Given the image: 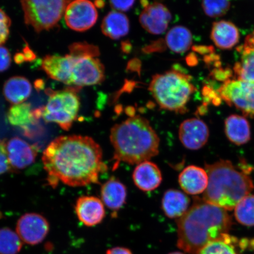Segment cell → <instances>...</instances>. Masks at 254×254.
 Here are the masks:
<instances>
[{
  "instance_id": "6da1fadb",
  "label": "cell",
  "mask_w": 254,
  "mask_h": 254,
  "mask_svg": "<svg viewBox=\"0 0 254 254\" xmlns=\"http://www.w3.org/2000/svg\"><path fill=\"white\" fill-rule=\"evenodd\" d=\"M42 160L53 187L59 182L73 187L98 184L107 170L100 145L87 136H59L47 146Z\"/></svg>"
},
{
  "instance_id": "7a4b0ae2",
  "label": "cell",
  "mask_w": 254,
  "mask_h": 254,
  "mask_svg": "<svg viewBox=\"0 0 254 254\" xmlns=\"http://www.w3.org/2000/svg\"><path fill=\"white\" fill-rule=\"evenodd\" d=\"M177 221V246L190 254H197L206 244L228 234L233 224L226 210L196 197Z\"/></svg>"
},
{
  "instance_id": "3957f363",
  "label": "cell",
  "mask_w": 254,
  "mask_h": 254,
  "mask_svg": "<svg viewBox=\"0 0 254 254\" xmlns=\"http://www.w3.org/2000/svg\"><path fill=\"white\" fill-rule=\"evenodd\" d=\"M116 164L138 165L157 156L160 139L148 120L132 116L111 128L110 135Z\"/></svg>"
},
{
  "instance_id": "277c9868",
  "label": "cell",
  "mask_w": 254,
  "mask_h": 254,
  "mask_svg": "<svg viewBox=\"0 0 254 254\" xmlns=\"http://www.w3.org/2000/svg\"><path fill=\"white\" fill-rule=\"evenodd\" d=\"M205 170L208 183L202 199L225 210H233L254 189L252 178L246 171L237 168L230 161L206 164Z\"/></svg>"
},
{
  "instance_id": "5b68a950",
  "label": "cell",
  "mask_w": 254,
  "mask_h": 254,
  "mask_svg": "<svg viewBox=\"0 0 254 254\" xmlns=\"http://www.w3.org/2000/svg\"><path fill=\"white\" fill-rule=\"evenodd\" d=\"M190 79L183 72L168 71L155 75L149 90L161 109L183 113L196 90Z\"/></svg>"
},
{
  "instance_id": "8992f818",
  "label": "cell",
  "mask_w": 254,
  "mask_h": 254,
  "mask_svg": "<svg viewBox=\"0 0 254 254\" xmlns=\"http://www.w3.org/2000/svg\"><path fill=\"white\" fill-rule=\"evenodd\" d=\"M79 89L71 87L59 91L48 90L49 100L42 111L44 120L57 124L65 131L70 129L77 118L80 108L77 93Z\"/></svg>"
},
{
  "instance_id": "52a82bcc",
  "label": "cell",
  "mask_w": 254,
  "mask_h": 254,
  "mask_svg": "<svg viewBox=\"0 0 254 254\" xmlns=\"http://www.w3.org/2000/svg\"><path fill=\"white\" fill-rule=\"evenodd\" d=\"M69 2L63 0L22 1L25 23L33 27L38 33L52 29L64 15Z\"/></svg>"
},
{
  "instance_id": "ba28073f",
  "label": "cell",
  "mask_w": 254,
  "mask_h": 254,
  "mask_svg": "<svg viewBox=\"0 0 254 254\" xmlns=\"http://www.w3.org/2000/svg\"><path fill=\"white\" fill-rule=\"evenodd\" d=\"M221 99L240 110L244 115L254 117V84L241 80H228L218 89Z\"/></svg>"
},
{
  "instance_id": "9c48e42d",
  "label": "cell",
  "mask_w": 254,
  "mask_h": 254,
  "mask_svg": "<svg viewBox=\"0 0 254 254\" xmlns=\"http://www.w3.org/2000/svg\"><path fill=\"white\" fill-rule=\"evenodd\" d=\"M71 56L73 59L69 83L71 87L81 88L100 84L104 81V66L97 57Z\"/></svg>"
},
{
  "instance_id": "30bf717a",
  "label": "cell",
  "mask_w": 254,
  "mask_h": 254,
  "mask_svg": "<svg viewBox=\"0 0 254 254\" xmlns=\"http://www.w3.org/2000/svg\"><path fill=\"white\" fill-rule=\"evenodd\" d=\"M64 19L70 29L83 32L90 29L96 23L98 11L94 3L87 0H77L68 4Z\"/></svg>"
},
{
  "instance_id": "8fae6325",
  "label": "cell",
  "mask_w": 254,
  "mask_h": 254,
  "mask_svg": "<svg viewBox=\"0 0 254 254\" xmlns=\"http://www.w3.org/2000/svg\"><path fill=\"white\" fill-rule=\"evenodd\" d=\"M50 231L49 221L42 215L31 212L19 218L16 231L21 240L30 246L39 244L46 238Z\"/></svg>"
},
{
  "instance_id": "7c38bea8",
  "label": "cell",
  "mask_w": 254,
  "mask_h": 254,
  "mask_svg": "<svg viewBox=\"0 0 254 254\" xmlns=\"http://www.w3.org/2000/svg\"><path fill=\"white\" fill-rule=\"evenodd\" d=\"M6 150L11 170H22L33 164L38 154L37 146L23 139L13 137L6 142Z\"/></svg>"
},
{
  "instance_id": "4fadbf2b",
  "label": "cell",
  "mask_w": 254,
  "mask_h": 254,
  "mask_svg": "<svg viewBox=\"0 0 254 254\" xmlns=\"http://www.w3.org/2000/svg\"><path fill=\"white\" fill-rule=\"evenodd\" d=\"M179 139L184 147L190 150H198L208 142L209 131L207 125L196 118L187 119L181 124Z\"/></svg>"
},
{
  "instance_id": "5bb4252c",
  "label": "cell",
  "mask_w": 254,
  "mask_h": 254,
  "mask_svg": "<svg viewBox=\"0 0 254 254\" xmlns=\"http://www.w3.org/2000/svg\"><path fill=\"white\" fill-rule=\"evenodd\" d=\"M172 16L169 9L160 2H154L145 7L139 16L141 26L149 33L161 34L166 31Z\"/></svg>"
},
{
  "instance_id": "9a60e30c",
  "label": "cell",
  "mask_w": 254,
  "mask_h": 254,
  "mask_svg": "<svg viewBox=\"0 0 254 254\" xmlns=\"http://www.w3.org/2000/svg\"><path fill=\"white\" fill-rule=\"evenodd\" d=\"M75 210L78 220L87 227L100 224L106 216L103 201L94 196L79 197L76 201Z\"/></svg>"
},
{
  "instance_id": "2e32d148",
  "label": "cell",
  "mask_w": 254,
  "mask_h": 254,
  "mask_svg": "<svg viewBox=\"0 0 254 254\" xmlns=\"http://www.w3.org/2000/svg\"><path fill=\"white\" fill-rule=\"evenodd\" d=\"M73 59L69 55H48L44 57L41 67L51 78L69 85Z\"/></svg>"
},
{
  "instance_id": "e0dca14e",
  "label": "cell",
  "mask_w": 254,
  "mask_h": 254,
  "mask_svg": "<svg viewBox=\"0 0 254 254\" xmlns=\"http://www.w3.org/2000/svg\"><path fill=\"white\" fill-rule=\"evenodd\" d=\"M132 180L138 189L148 192L157 189L161 185L163 177L157 164L145 161L136 166L133 171Z\"/></svg>"
},
{
  "instance_id": "ac0fdd59",
  "label": "cell",
  "mask_w": 254,
  "mask_h": 254,
  "mask_svg": "<svg viewBox=\"0 0 254 254\" xmlns=\"http://www.w3.org/2000/svg\"><path fill=\"white\" fill-rule=\"evenodd\" d=\"M181 188L187 194L196 195L204 193L208 183V177L205 169L189 166L184 168L179 176Z\"/></svg>"
},
{
  "instance_id": "d6986e66",
  "label": "cell",
  "mask_w": 254,
  "mask_h": 254,
  "mask_svg": "<svg viewBox=\"0 0 254 254\" xmlns=\"http://www.w3.org/2000/svg\"><path fill=\"white\" fill-rule=\"evenodd\" d=\"M127 190L125 184L115 177L104 183L101 188V201L113 211H119L126 204Z\"/></svg>"
},
{
  "instance_id": "ffe728a7",
  "label": "cell",
  "mask_w": 254,
  "mask_h": 254,
  "mask_svg": "<svg viewBox=\"0 0 254 254\" xmlns=\"http://www.w3.org/2000/svg\"><path fill=\"white\" fill-rule=\"evenodd\" d=\"M190 200L180 190L170 189L164 192L162 198L161 208L166 217L179 219L189 210Z\"/></svg>"
},
{
  "instance_id": "44dd1931",
  "label": "cell",
  "mask_w": 254,
  "mask_h": 254,
  "mask_svg": "<svg viewBox=\"0 0 254 254\" xmlns=\"http://www.w3.org/2000/svg\"><path fill=\"white\" fill-rule=\"evenodd\" d=\"M211 39L221 49H231L238 43L240 33L234 24L227 21L215 22L212 25Z\"/></svg>"
},
{
  "instance_id": "7402d4cb",
  "label": "cell",
  "mask_w": 254,
  "mask_h": 254,
  "mask_svg": "<svg viewBox=\"0 0 254 254\" xmlns=\"http://www.w3.org/2000/svg\"><path fill=\"white\" fill-rule=\"evenodd\" d=\"M225 132L227 137L234 144L242 145L251 139V128L244 117L231 115L225 122Z\"/></svg>"
},
{
  "instance_id": "603a6c76",
  "label": "cell",
  "mask_w": 254,
  "mask_h": 254,
  "mask_svg": "<svg viewBox=\"0 0 254 254\" xmlns=\"http://www.w3.org/2000/svg\"><path fill=\"white\" fill-rule=\"evenodd\" d=\"M32 90V85L28 79L15 76L5 82L3 93L6 100L16 105L23 103L30 96Z\"/></svg>"
},
{
  "instance_id": "cb8c5ba5",
  "label": "cell",
  "mask_w": 254,
  "mask_h": 254,
  "mask_svg": "<svg viewBox=\"0 0 254 254\" xmlns=\"http://www.w3.org/2000/svg\"><path fill=\"white\" fill-rule=\"evenodd\" d=\"M101 30L105 36L111 39H120L128 33V18L123 12L114 10L111 11L104 18L101 24Z\"/></svg>"
},
{
  "instance_id": "d4e9b609",
  "label": "cell",
  "mask_w": 254,
  "mask_h": 254,
  "mask_svg": "<svg viewBox=\"0 0 254 254\" xmlns=\"http://www.w3.org/2000/svg\"><path fill=\"white\" fill-rule=\"evenodd\" d=\"M7 116L10 125L20 127L27 134L29 127L36 125L39 120L35 110L32 109L31 104L26 103L13 105L9 108Z\"/></svg>"
},
{
  "instance_id": "484cf974",
  "label": "cell",
  "mask_w": 254,
  "mask_h": 254,
  "mask_svg": "<svg viewBox=\"0 0 254 254\" xmlns=\"http://www.w3.org/2000/svg\"><path fill=\"white\" fill-rule=\"evenodd\" d=\"M242 52L240 62L235 66V72L238 79L254 84V44L248 37Z\"/></svg>"
},
{
  "instance_id": "4316f807",
  "label": "cell",
  "mask_w": 254,
  "mask_h": 254,
  "mask_svg": "<svg viewBox=\"0 0 254 254\" xmlns=\"http://www.w3.org/2000/svg\"><path fill=\"white\" fill-rule=\"evenodd\" d=\"M166 43L173 52L184 53L189 50L192 43L191 32L188 28L177 25L168 32Z\"/></svg>"
},
{
  "instance_id": "83f0119b",
  "label": "cell",
  "mask_w": 254,
  "mask_h": 254,
  "mask_svg": "<svg viewBox=\"0 0 254 254\" xmlns=\"http://www.w3.org/2000/svg\"><path fill=\"white\" fill-rule=\"evenodd\" d=\"M238 245L237 238L224 234L206 244L196 254H239Z\"/></svg>"
},
{
  "instance_id": "f1b7e54d",
  "label": "cell",
  "mask_w": 254,
  "mask_h": 254,
  "mask_svg": "<svg viewBox=\"0 0 254 254\" xmlns=\"http://www.w3.org/2000/svg\"><path fill=\"white\" fill-rule=\"evenodd\" d=\"M23 241L17 233L7 227L0 228V254H18Z\"/></svg>"
},
{
  "instance_id": "f546056e",
  "label": "cell",
  "mask_w": 254,
  "mask_h": 254,
  "mask_svg": "<svg viewBox=\"0 0 254 254\" xmlns=\"http://www.w3.org/2000/svg\"><path fill=\"white\" fill-rule=\"evenodd\" d=\"M234 215L241 225L254 226V195H247L238 202L235 207Z\"/></svg>"
},
{
  "instance_id": "4dcf8cb0",
  "label": "cell",
  "mask_w": 254,
  "mask_h": 254,
  "mask_svg": "<svg viewBox=\"0 0 254 254\" xmlns=\"http://www.w3.org/2000/svg\"><path fill=\"white\" fill-rule=\"evenodd\" d=\"M230 2L228 1H202V7L205 13L211 17H221L227 13L230 7Z\"/></svg>"
},
{
  "instance_id": "1f68e13d",
  "label": "cell",
  "mask_w": 254,
  "mask_h": 254,
  "mask_svg": "<svg viewBox=\"0 0 254 254\" xmlns=\"http://www.w3.org/2000/svg\"><path fill=\"white\" fill-rule=\"evenodd\" d=\"M69 55L73 57H97L100 55L99 48L87 43H75L69 47Z\"/></svg>"
},
{
  "instance_id": "d6a6232c",
  "label": "cell",
  "mask_w": 254,
  "mask_h": 254,
  "mask_svg": "<svg viewBox=\"0 0 254 254\" xmlns=\"http://www.w3.org/2000/svg\"><path fill=\"white\" fill-rule=\"evenodd\" d=\"M11 24V19L2 9H0V46L7 40Z\"/></svg>"
},
{
  "instance_id": "836d02e7",
  "label": "cell",
  "mask_w": 254,
  "mask_h": 254,
  "mask_svg": "<svg viewBox=\"0 0 254 254\" xmlns=\"http://www.w3.org/2000/svg\"><path fill=\"white\" fill-rule=\"evenodd\" d=\"M11 170L6 150V142L0 139V175Z\"/></svg>"
},
{
  "instance_id": "e575fe53",
  "label": "cell",
  "mask_w": 254,
  "mask_h": 254,
  "mask_svg": "<svg viewBox=\"0 0 254 254\" xmlns=\"http://www.w3.org/2000/svg\"><path fill=\"white\" fill-rule=\"evenodd\" d=\"M11 63V55L9 50L7 48L0 46V72L7 70Z\"/></svg>"
},
{
  "instance_id": "d590c367",
  "label": "cell",
  "mask_w": 254,
  "mask_h": 254,
  "mask_svg": "<svg viewBox=\"0 0 254 254\" xmlns=\"http://www.w3.org/2000/svg\"><path fill=\"white\" fill-rule=\"evenodd\" d=\"M135 3L134 1H111L110 4L114 11L125 12L129 11Z\"/></svg>"
},
{
  "instance_id": "8d00e7d4",
  "label": "cell",
  "mask_w": 254,
  "mask_h": 254,
  "mask_svg": "<svg viewBox=\"0 0 254 254\" xmlns=\"http://www.w3.org/2000/svg\"><path fill=\"white\" fill-rule=\"evenodd\" d=\"M106 254H132L128 249L124 247H115L107 250Z\"/></svg>"
},
{
  "instance_id": "74e56055",
  "label": "cell",
  "mask_w": 254,
  "mask_h": 254,
  "mask_svg": "<svg viewBox=\"0 0 254 254\" xmlns=\"http://www.w3.org/2000/svg\"><path fill=\"white\" fill-rule=\"evenodd\" d=\"M94 3L95 7H97L98 8H102L104 5V2L101 1H95Z\"/></svg>"
},
{
  "instance_id": "f35d334b",
  "label": "cell",
  "mask_w": 254,
  "mask_h": 254,
  "mask_svg": "<svg viewBox=\"0 0 254 254\" xmlns=\"http://www.w3.org/2000/svg\"><path fill=\"white\" fill-rule=\"evenodd\" d=\"M248 37L249 38L250 40L252 41L254 44V31L252 35H250V36H248Z\"/></svg>"
},
{
  "instance_id": "ab89813d",
  "label": "cell",
  "mask_w": 254,
  "mask_h": 254,
  "mask_svg": "<svg viewBox=\"0 0 254 254\" xmlns=\"http://www.w3.org/2000/svg\"><path fill=\"white\" fill-rule=\"evenodd\" d=\"M169 254H184L181 253V252H174L172 253H170Z\"/></svg>"
}]
</instances>
